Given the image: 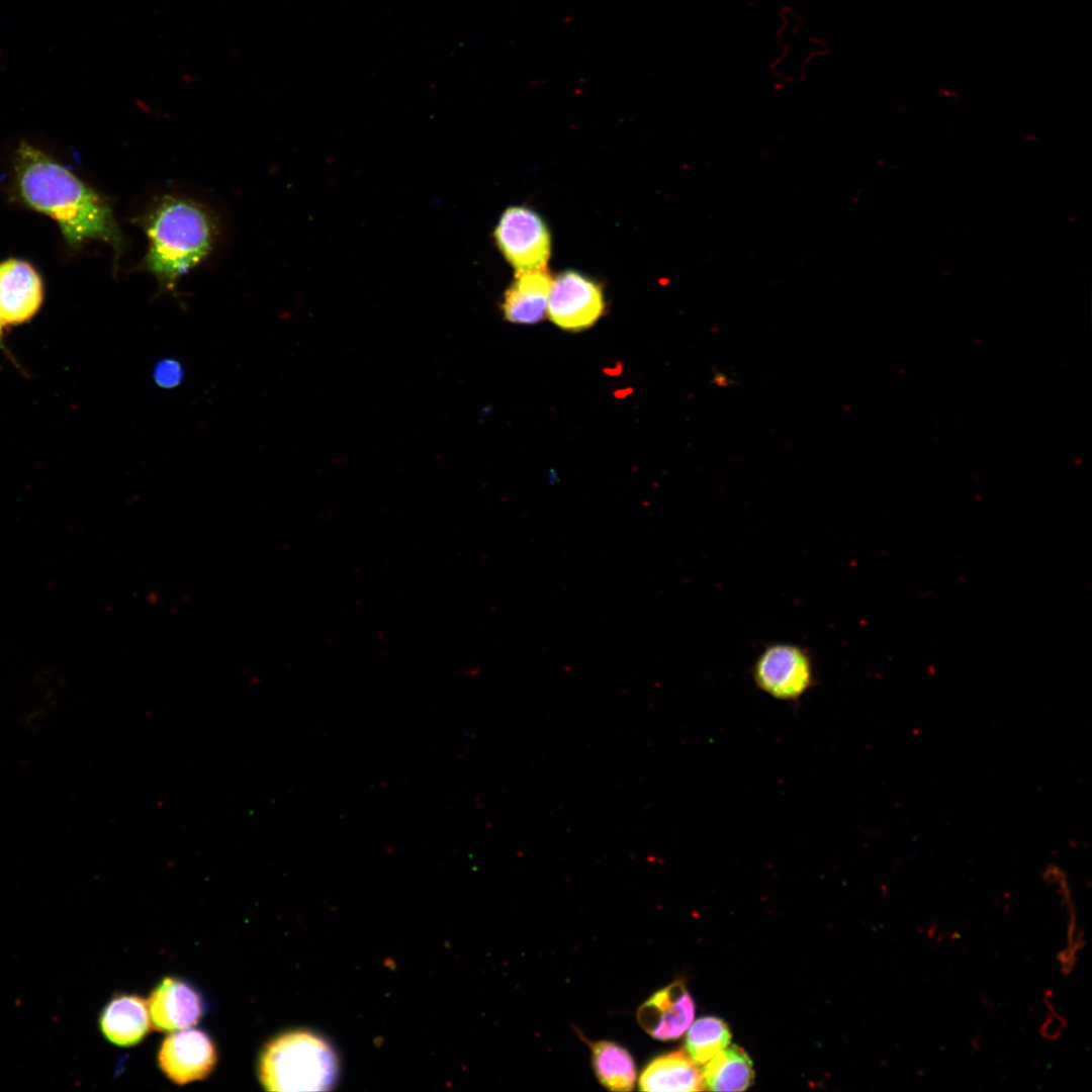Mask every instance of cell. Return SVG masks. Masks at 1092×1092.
Listing matches in <instances>:
<instances>
[{
    "mask_svg": "<svg viewBox=\"0 0 1092 1092\" xmlns=\"http://www.w3.org/2000/svg\"><path fill=\"white\" fill-rule=\"evenodd\" d=\"M14 178L21 200L54 219L69 246L102 241L118 260L124 240L110 206L69 169L41 150L21 143L15 155Z\"/></svg>",
    "mask_w": 1092,
    "mask_h": 1092,
    "instance_id": "1",
    "label": "cell"
},
{
    "mask_svg": "<svg viewBox=\"0 0 1092 1092\" xmlns=\"http://www.w3.org/2000/svg\"><path fill=\"white\" fill-rule=\"evenodd\" d=\"M145 226L149 248L140 269L152 274L162 291L175 292L180 277L209 254L215 223L199 204L166 197L149 213Z\"/></svg>",
    "mask_w": 1092,
    "mask_h": 1092,
    "instance_id": "2",
    "label": "cell"
},
{
    "mask_svg": "<svg viewBox=\"0 0 1092 1092\" xmlns=\"http://www.w3.org/2000/svg\"><path fill=\"white\" fill-rule=\"evenodd\" d=\"M338 1059L322 1036L305 1029L270 1039L258 1061V1076L268 1091H325L338 1077Z\"/></svg>",
    "mask_w": 1092,
    "mask_h": 1092,
    "instance_id": "3",
    "label": "cell"
},
{
    "mask_svg": "<svg viewBox=\"0 0 1092 1092\" xmlns=\"http://www.w3.org/2000/svg\"><path fill=\"white\" fill-rule=\"evenodd\" d=\"M493 238L517 273L546 268L551 250L550 233L542 217L531 208L519 205L506 209Z\"/></svg>",
    "mask_w": 1092,
    "mask_h": 1092,
    "instance_id": "4",
    "label": "cell"
},
{
    "mask_svg": "<svg viewBox=\"0 0 1092 1092\" xmlns=\"http://www.w3.org/2000/svg\"><path fill=\"white\" fill-rule=\"evenodd\" d=\"M755 685L782 701H795L814 684L812 659L804 648L776 643L764 648L752 667Z\"/></svg>",
    "mask_w": 1092,
    "mask_h": 1092,
    "instance_id": "5",
    "label": "cell"
},
{
    "mask_svg": "<svg viewBox=\"0 0 1092 1092\" xmlns=\"http://www.w3.org/2000/svg\"><path fill=\"white\" fill-rule=\"evenodd\" d=\"M606 307L601 285L574 270L560 273L552 280L547 312L558 328L579 332L590 328Z\"/></svg>",
    "mask_w": 1092,
    "mask_h": 1092,
    "instance_id": "6",
    "label": "cell"
},
{
    "mask_svg": "<svg viewBox=\"0 0 1092 1092\" xmlns=\"http://www.w3.org/2000/svg\"><path fill=\"white\" fill-rule=\"evenodd\" d=\"M158 1065L165 1076L178 1085L207 1077L217 1062L211 1036L198 1028L183 1029L166 1036L158 1051Z\"/></svg>",
    "mask_w": 1092,
    "mask_h": 1092,
    "instance_id": "7",
    "label": "cell"
},
{
    "mask_svg": "<svg viewBox=\"0 0 1092 1092\" xmlns=\"http://www.w3.org/2000/svg\"><path fill=\"white\" fill-rule=\"evenodd\" d=\"M148 1008L156 1030L175 1031L196 1024L204 1014L205 1002L189 982L165 977L152 990Z\"/></svg>",
    "mask_w": 1092,
    "mask_h": 1092,
    "instance_id": "8",
    "label": "cell"
},
{
    "mask_svg": "<svg viewBox=\"0 0 1092 1092\" xmlns=\"http://www.w3.org/2000/svg\"><path fill=\"white\" fill-rule=\"evenodd\" d=\"M695 1002L681 981H675L655 992L638 1009L640 1026L660 1040L680 1036L692 1024Z\"/></svg>",
    "mask_w": 1092,
    "mask_h": 1092,
    "instance_id": "9",
    "label": "cell"
},
{
    "mask_svg": "<svg viewBox=\"0 0 1092 1092\" xmlns=\"http://www.w3.org/2000/svg\"><path fill=\"white\" fill-rule=\"evenodd\" d=\"M43 297L37 271L27 262L10 259L0 263V323L21 324L38 310Z\"/></svg>",
    "mask_w": 1092,
    "mask_h": 1092,
    "instance_id": "10",
    "label": "cell"
},
{
    "mask_svg": "<svg viewBox=\"0 0 1092 1092\" xmlns=\"http://www.w3.org/2000/svg\"><path fill=\"white\" fill-rule=\"evenodd\" d=\"M98 1024L102 1035L115 1045L140 1043L151 1027L148 1003L135 994H117L102 1008Z\"/></svg>",
    "mask_w": 1092,
    "mask_h": 1092,
    "instance_id": "11",
    "label": "cell"
},
{
    "mask_svg": "<svg viewBox=\"0 0 1092 1092\" xmlns=\"http://www.w3.org/2000/svg\"><path fill=\"white\" fill-rule=\"evenodd\" d=\"M552 278L545 269L518 272L504 294L502 309L512 324H537L547 312Z\"/></svg>",
    "mask_w": 1092,
    "mask_h": 1092,
    "instance_id": "12",
    "label": "cell"
},
{
    "mask_svg": "<svg viewBox=\"0 0 1092 1092\" xmlns=\"http://www.w3.org/2000/svg\"><path fill=\"white\" fill-rule=\"evenodd\" d=\"M639 1084L642 1091L705 1090L702 1071L682 1051L661 1055L652 1060L641 1073Z\"/></svg>",
    "mask_w": 1092,
    "mask_h": 1092,
    "instance_id": "13",
    "label": "cell"
},
{
    "mask_svg": "<svg viewBox=\"0 0 1092 1092\" xmlns=\"http://www.w3.org/2000/svg\"><path fill=\"white\" fill-rule=\"evenodd\" d=\"M702 1077L705 1090L743 1091L751 1085L754 1072L748 1055L733 1044L705 1064Z\"/></svg>",
    "mask_w": 1092,
    "mask_h": 1092,
    "instance_id": "14",
    "label": "cell"
},
{
    "mask_svg": "<svg viewBox=\"0 0 1092 1092\" xmlns=\"http://www.w3.org/2000/svg\"><path fill=\"white\" fill-rule=\"evenodd\" d=\"M592 1065L600 1083L611 1091H630L636 1080V1066L623 1046L609 1040L592 1044Z\"/></svg>",
    "mask_w": 1092,
    "mask_h": 1092,
    "instance_id": "15",
    "label": "cell"
},
{
    "mask_svg": "<svg viewBox=\"0 0 1092 1092\" xmlns=\"http://www.w3.org/2000/svg\"><path fill=\"white\" fill-rule=\"evenodd\" d=\"M731 1032L725 1021L715 1016L702 1017L690 1025L687 1054L698 1065H705L729 1044Z\"/></svg>",
    "mask_w": 1092,
    "mask_h": 1092,
    "instance_id": "16",
    "label": "cell"
},
{
    "mask_svg": "<svg viewBox=\"0 0 1092 1092\" xmlns=\"http://www.w3.org/2000/svg\"><path fill=\"white\" fill-rule=\"evenodd\" d=\"M153 377L160 387L174 388L183 380L184 369L178 360L164 358L155 365Z\"/></svg>",
    "mask_w": 1092,
    "mask_h": 1092,
    "instance_id": "17",
    "label": "cell"
},
{
    "mask_svg": "<svg viewBox=\"0 0 1092 1092\" xmlns=\"http://www.w3.org/2000/svg\"><path fill=\"white\" fill-rule=\"evenodd\" d=\"M1064 1026L1063 1018L1053 1013L1042 1025V1034L1046 1038L1054 1039L1060 1035Z\"/></svg>",
    "mask_w": 1092,
    "mask_h": 1092,
    "instance_id": "18",
    "label": "cell"
},
{
    "mask_svg": "<svg viewBox=\"0 0 1092 1092\" xmlns=\"http://www.w3.org/2000/svg\"><path fill=\"white\" fill-rule=\"evenodd\" d=\"M712 382L717 384L718 386H721V387H726V386H729V385H731L733 383V382H731V380L725 374H723L720 371H715L714 372Z\"/></svg>",
    "mask_w": 1092,
    "mask_h": 1092,
    "instance_id": "19",
    "label": "cell"
},
{
    "mask_svg": "<svg viewBox=\"0 0 1092 1092\" xmlns=\"http://www.w3.org/2000/svg\"><path fill=\"white\" fill-rule=\"evenodd\" d=\"M1 327H2V324L0 323V335H1Z\"/></svg>",
    "mask_w": 1092,
    "mask_h": 1092,
    "instance_id": "20",
    "label": "cell"
}]
</instances>
